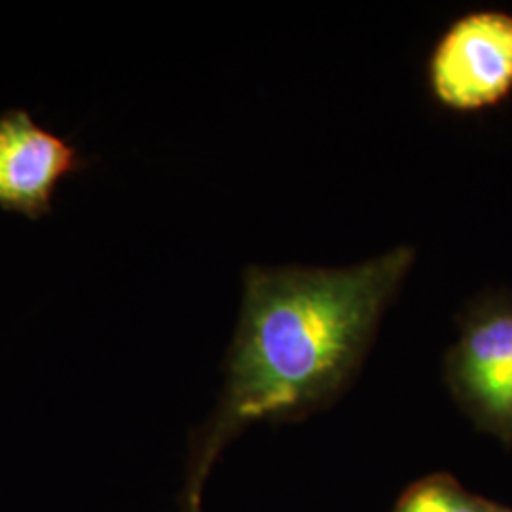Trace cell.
Segmentation results:
<instances>
[{"label": "cell", "mask_w": 512, "mask_h": 512, "mask_svg": "<svg viewBox=\"0 0 512 512\" xmlns=\"http://www.w3.org/2000/svg\"><path fill=\"white\" fill-rule=\"evenodd\" d=\"M414 258V247L401 245L346 268L249 266L222 423L285 416L334 391Z\"/></svg>", "instance_id": "6da1fadb"}, {"label": "cell", "mask_w": 512, "mask_h": 512, "mask_svg": "<svg viewBox=\"0 0 512 512\" xmlns=\"http://www.w3.org/2000/svg\"><path fill=\"white\" fill-rule=\"evenodd\" d=\"M431 95L444 109L482 112L512 95V14L471 10L454 19L427 61Z\"/></svg>", "instance_id": "7a4b0ae2"}, {"label": "cell", "mask_w": 512, "mask_h": 512, "mask_svg": "<svg viewBox=\"0 0 512 512\" xmlns=\"http://www.w3.org/2000/svg\"><path fill=\"white\" fill-rule=\"evenodd\" d=\"M454 382L484 420L512 431V294L480 296L465 315Z\"/></svg>", "instance_id": "3957f363"}, {"label": "cell", "mask_w": 512, "mask_h": 512, "mask_svg": "<svg viewBox=\"0 0 512 512\" xmlns=\"http://www.w3.org/2000/svg\"><path fill=\"white\" fill-rule=\"evenodd\" d=\"M86 165L65 139L25 110L0 114V207L38 219L50 211L61 179Z\"/></svg>", "instance_id": "277c9868"}, {"label": "cell", "mask_w": 512, "mask_h": 512, "mask_svg": "<svg viewBox=\"0 0 512 512\" xmlns=\"http://www.w3.org/2000/svg\"><path fill=\"white\" fill-rule=\"evenodd\" d=\"M397 512H482L475 503L444 484H425L401 503Z\"/></svg>", "instance_id": "5b68a950"}]
</instances>
